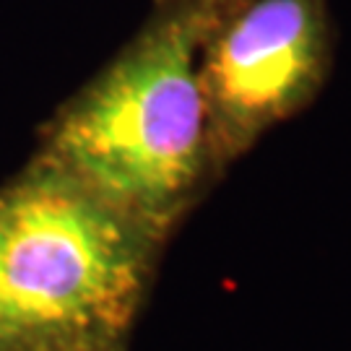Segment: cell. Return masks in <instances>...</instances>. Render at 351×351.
I'll return each mask as SVG.
<instances>
[{"label":"cell","instance_id":"cell-1","mask_svg":"<svg viewBox=\"0 0 351 351\" xmlns=\"http://www.w3.org/2000/svg\"><path fill=\"white\" fill-rule=\"evenodd\" d=\"M226 0H154L110 63L39 130L34 156L169 242L221 180L201 50Z\"/></svg>","mask_w":351,"mask_h":351},{"label":"cell","instance_id":"cell-3","mask_svg":"<svg viewBox=\"0 0 351 351\" xmlns=\"http://www.w3.org/2000/svg\"><path fill=\"white\" fill-rule=\"evenodd\" d=\"M333 68L328 0H226L201 50V84L221 177L304 112Z\"/></svg>","mask_w":351,"mask_h":351},{"label":"cell","instance_id":"cell-4","mask_svg":"<svg viewBox=\"0 0 351 351\" xmlns=\"http://www.w3.org/2000/svg\"><path fill=\"white\" fill-rule=\"evenodd\" d=\"M84 351H128V343H120V346H99V349H84Z\"/></svg>","mask_w":351,"mask_h":351},{"label":"cell","instance_id":"cell-2","mask_svg":"<svg viewBox=\"0 0 351 351\" xmlns=\"http://www.w3.org/2000/svg\"><path fill=\"white\" fill-rule=\"evenodd\" d=\"M164 245L32 156L0 185V351L128 343Z\"/></svg>","mask_w":351,"mask_h":351}]
</instances>
